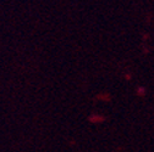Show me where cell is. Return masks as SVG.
<instances>
[{
  "label": "cell",
  "mask_w": 154,
  "mask_h": 152,
  "mask_svg": "<svg viewBox=\"0 0 154 152\" xmlns=\"http://www.w3.org/2000/svg\"><path fill=\"white\" fill-rule=\"evenodd\" d=\"M138 91H140L141 94H143V92H144V89H143V88H140V89H138Z\"/></svg>",
  "instance_id": "6da1fadb"
}]
</instances>
